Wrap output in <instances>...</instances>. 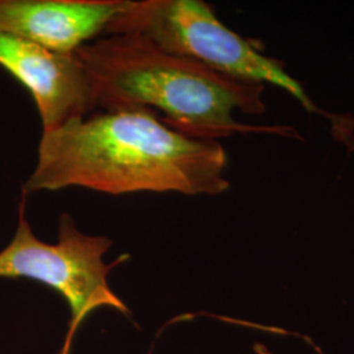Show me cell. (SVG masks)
<instances>
[{"instance_id": "obj_1", "label": "cell", "mask_w": 354, "mask_h": 354, "mask_svg": "<svg viewBox=\"0 0 354 354\" xmlns=\"http://www.w3.org/2000/svg\"><path fill=\"white\" fill-rule=\"evenodd\" d=\"M227 163L218 140L187 137L152 111L99 112L42 134L23 192L79 187L112 196H215L230 188Z\"/></svg>"}, {"instance_id": "obj_5", "label": "cell", "mask_w": 354, "mask_h": 354, "mask_svg": "<svg viewBox=\"0 0 354 354\" xmlns=\"http://www.w3.org/2000/svg\"><path fill=\"white\" fill-rule=\"evenodd\" d=\"M0 66L32 95L42 134L86 118L93 111L88 75L76 54L55 53L0 33Z\"/></svg>"}, {"instance_id": "obj_6", "label": "cell", "mask_w": 354, "mask_h": 354, "mask_svg": "<svg viewBox=\"0 0 354 354\" xmlns=\"http://www.w3.org/2000/svg\"><path fill=\"white\" fill-rule=\"evenodd\" d=\"M127 0H0V33L75 54L104 36Z\"/></svg>"}, {"instance_id": "obj_3", "label": "cell", "mask_w": 354, "mask_h": 354, "mask_svg": "<svg viewBox=\"0 0 354 354\" xmlns=\"http://www.w3.org/2000/svg\"><path fill=\"white\" fill-rule=\"evenodd\" d=\"M136 35L160 49L192 58L223 75L288 91L310 113H322L285 64L225 26L203 0H127L104 36ZM324 114V113H323Z\"/></svg>"}, {"instance_id": "obj_2", "label": "cell", "mask_w": 354, "mask_h": 354, "mask_svg": "<svg viewBox=\"0 0 354 354\" xmlns=\"http://www.w3.org/2000/svg\"><path fill=\"white\" fill-rule=\"evenodd\" d=\"M75 54L88 75L93 111L160 112L167 127L196 140H218L236 133L292 134L289 127L235 121V111L266 112L263 83L223 75L140 36H102Z\"/></svg>"}, {"instance_id": "obj_4", "label": "cell", "mask_w": 354, "mask_h": 354, "mask_svg": "<svg viewBox=\"0 0 354 354\" xmlns=\"http://www.w3.org/2000/svg\"><path fill=\"white\" fill-rule=\"evenodd\" d=\"M26 193L19 203V223L11 243L0 252V279H26L58 292L71 311L64 345L58 354H70L75 333L100 307H111L125 317L130 311L111 289L108 276L129 254L105 264L102 256L113 241L79 231L73 216L58 219V243L48 244L33 234L26 219Z\"/></svg>"}]
</instances>
